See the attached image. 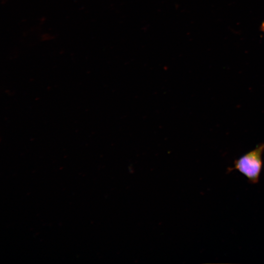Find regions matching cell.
Segmentation results:
<instances>
[{"instance_id":"6da1fadb","label":"cell","mask_w":264,"mask_h":264,"mask_svg":"<svg viewBox=\"0 0 264 264\" xmlns=\"http://www.w3.org/2000/svg\"><path fill=\"white\" fill-rule=\"evenodd\" d=\"M264 152V143L258 145L254 150L236 160L233 167L228 171L237 170L245 176L250 183H258L263 166Z\"/></svg>"},{"instance_id":"7a4b0ae2","label":"cell","mask_w":264,"mask_h":264,"mask_svg":"<svg viewBox=\"0 0 264 264\" xmlns=\"http://www.w3.org/2000/svg\"><path fill=\"white\" fill-rule=\"evenodd\" d=\"M262 29H263V30H264V23H263V24H262Z\"/></svg>"}]
</instances>
